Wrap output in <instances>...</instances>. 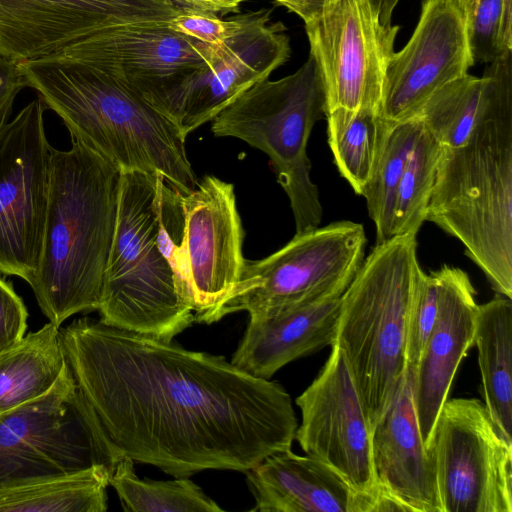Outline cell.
I'll use <instances>...</instances> for the list:
<instances>
[{
  "label": "cell",
  "mask_w": 512,
  "mask_h": 512,
  "mask_svg": "<svg viewBox=\"0 0 512 512\" xmlns=\"http://www.w3.org/2000/svg\"><path fill=\"white\" fill-rule=\"evenodd\" d=\"M26 87L17 64L0 56V130L8 122L16 97Z\"/></svg>",
  "instance_id": "d590c367"
},
{
  "label": "cell",
  "mask_w": 512,
  "mask_h": 512,
  "mask_svg": "<svg viewBox=\"0 0 512 512\" xmlns=\"http://www.w3.org/2000/svg\"><path fill=\"white\" fill-rule=\"evenodd\" d=\"M421 129L417 118L393 122L362 196L376 230V244L392 238L397 188Z\"/></svg>",
  "instance_id": "f1b7e54d"
},
{
  "label": "cell",
  "mask_w": 512,
  "mask_h": 512,
  "mask_svg": "<svg viewBox=\"0 0 512 512\" xmlns=\"http://www.w3.org/2000/svg\"><path fill=\"white\" fill-rule=\"evenodd\" d=\"M490 94V78L465 74L435 91L415 118L444 148L467 142L485 114Z\"/></svg>",
  "instance_id": "4316f807"
},
{
  "label": "cell",
  "mask_w": 512,
  "mask_h": 512,
  "mask_svg": "<svg viewBox=\"0 0 512 512\" xmlns=\"http://www.w3.org/2000/svg\"><path fill=\"white\" fill-rule=\"evenodd\" d=\"M434 272L438 282L437 317L412 371L414 407L426 447L457 369L473 346L478 310L476 290L467 272L448 265Z\"/></svg>",
  "instance_id": "d6986e66"
},
{
  "label": "cell",
  "mask_w": 512,
  "mask_h": 512,
  "mask_svg": "<svg viewBox=\"0 0 512 512\" xmlns=\"http://www.w3.org/2000/svg\"><path fill=\"white\" fill-rule=\"evenodd\" d=\"M474 64L512 53V0H460Z\"/></svg>",
  "instance_id": "4dcf8cb0"
},
{
  "label": "cell",
  "mask_w": 512,
  "mask_h": 512,
  "mask_svg": "<svg viewBox=\"0 0 512 512\" xmlns=\"http://www.w3.org/2000/svg\"><path fill=\"white\" fill-rule=\"evenodd\" d=\"M214 46L177 33L167 23L130 24L95 33L36 61L98 69L151 104L178 77L205 65Z\"/></svg>",
  "instance_id": "ac0fdd59"
},
{
  "label": "cell",
  "mask_w": 512,
  "mask_h": 512,
  "mask_svg": "<svg viewBox=\"0 0 512 512\" xmlns=\"http://www.w3.org/2000/svg\"><path fill=\"white\" fill-rule=\"evenodd\" d=\"M238 14L222 20L215 14L181 9L167 22V26L182 35L209 45H219L237 29Z\"/></svg>",
  "instance_id": "836d02e7"
},
{
  "label": "cell",
  "mask_w": 512,
  "mask_h": 512,
  "mask_svg": "<svg viewBox=\"0 0 512 512\" xmlns=\"http://www.w3.org/2000/svg\"><path fill=\"white\" fill-rule=\"evenodd\" d=\"M473 65L460 0H422L411 37L388 61L379 115L390 122L415 118L435 91Z\"/></svg>",
  "instance_id": "e0dca14e"
},
{
  "label": "cell",
  "mask_w": 512,
  "mask_h": 512,
  "mask_svg": "<svg viewBox=\"0 0 512 512\" xmlns=\"http://www.w3.org/2000/svg\"><path fill=\"white\" fill-rule=\"evenodd\" d=\"M484 406L505 440L512 444V299L497 294L478 305L474 341Z\"/></svg>",
  "instance_id": "603a6c76"
},
{
  "label": "cell",
  "mask_w": 512,
  "mask_h": 512,
  "mask_svg": "<svg viewBox=\"0 0 512 512\" xmlns=\"http://www.w3.org/2000/svg\"><path fill=\"white\" fill-rule=\"evenodd\" d=\"M112 471L103 465L0 493V512H105Z\"/></svg>",
  "instance_id": "484cf974"
},
{
  "label": "cell",
  "mask_w": 512,
  "mask_h": 512,
  "mask_svg": "<svg viewBox=\"0 0 512 512\" xmlns=\"http://www.w3.org/2000/svg\"><path fill=\"white\" fill-rule=\"evenodd\" d=\"M325 116V95L313 58L292 74L262 80L240 94L213 120L216 137H234L270 159L289 198L296 233L320 226L322 205L310 177L307 143Z\"/></svg>",
  "instance_id": "52a82bcc"
},
{
  "label": "cell",
  "mask_w": 512,
  "mask_h": 512,
  "mask_svg": "<svg viewBox=\"0 0 512 512\" xmlns=\"http://www.w3.org/2000/svg\"><path fill=\"white\" fill-rule=\"evenodd\" d=\"M40 97L0 130V272L35 275L43 247L52 146Z\"/></svg>",
  "instance_id": "7c38bea8"
},
{
  "label": "cell",
  "mask_w": 512,
  "mask_h": 512,
  "mask_svg": "<svg viewBox=\"0 0 512 512\" xmlns=\"http://www.w3.org/2000/svg\"><path fill=\"white\" fill-rule=\"evenodd\" d=\"M484 73L485 114L466 143L442 147L426 221L458 239L497 294L512 299V53Z\"/></svg>",
  "instance_id": "7a4b0ae2"
},
{
  "label": "cell",
  "mask_w": 512,
  "mask_h": 512,
  "mask_svg": "<svg viewBox=\"0 0 512 512\" xmlns=\"http://www.w3.org/2000/svg\"><path fill=\"white\" fill-rule=\"evenodd\" d=\"M27 318V308L12 283L0 277V352L25 335Z\"/></svg>",
  "instance_id": "e575fe53"
},
{
  "label": "cell",
  "mask_w": 512,
  "mask_h": 512,
  "mask_svg": "<svg viewBox=\"0 0 512 512\" xmlns=\"http://www.w3.org/2000/svg\"><path fill=\"white\" fill-rule=\"evenodd\" d=\"M245 475L253 512H376L375 501L328 464L291 449L267 456Z\"/></svg>",
  "instance_id": "44dd1931"
},
{
  "label": "cell",
  "mask_w": 512,
  "mask_h": 512,
  "mask_svg": "<svg viewBox=\"0 0 512 512\" xmlns=\"http://www.w3.org/2000/svg\"><path fill=\"white\" fill-rule=\"evenodd\" d=\"M372 460L380 490L409 512H442L434 466L421 436L407 372L392 403L372 428Z\"/></svg>",
  "instance_id": "ffe728a7"
},
{
  "label": "cell",
  "mask_w": 512,
  "mask_h": 512,
  "mask_svg": "<svg viewBox=\"0 0 512 512\" xmlns=\"http://www.w3.org/2000/svg\"><path fill=\"white\" fill-rule=\"evenodd\" d=\"M110 485L122 508L128 512H220L223 509L188 477L175 480L140 479L133 460L122 457L116 464Z\"/></svg>",
  "instance_id": "83f0119b"
},
{
  "label": "cell",
  "mask_w": 512,
  "mask_h": 512,
  "mask_svg": "<svg viewBox=\"0 0 512 512\" xmlns=\"http://www.w3.org/2000/svg\"><path fill=\"white\" fill-rule=\"evenodd\" d=\"M157 175L120 174L116 224L98 311L106 325L170 340L195 317L158 247Z\"/></svg>",
  "instance_id": "8992f818"
},
{
  "label": "cell",
  "mask_w": 512,
  "mask_h": 512,
  "mask_svg": "<svg viewBox=\"0 0 512 512\" xmlns=\"http://www.w3.org/2000/svg\"><path fill=\"white\" fill-rule=\"evenodd\" d=\"M334 0H273L275 4L284 6L297 14L304 23L318 15L326 5Z\"/></svg>",
  "instance_id": "74e56055"
},
{
  "label": "cell",
  "mask_w": 512,
  "mask_h": 512,
  "mask_svg": "<svg viewBox=\"0 0 512 512\" xmlns=\"http://www.w3.org/2000/svg\"><path fill=\"white\" fill-rule=\"evenodd\" d=\"M125 455L111 441L66 364L43 396L0 414V493Z\"/></svg>",
  "instance_id": "ba28073f"
},
{
  "label": "cell",
  "mask_w": 512,
  "mask_h": 512,
  "mask_svg": "<svg viewBox=\"0 0 512 512\" xmlns=\"http://www.w3.org/2000/svg\"><path fill=\"white\" fill-rule=\"evenodd\" d=\"M442 146L423 128L416 138L403 170L395 199L392 238L417 235L426 221Z\"/></svg>",
  "instance_id": "f546056e"
},
{
  "label": "cell",
  "mask_w": 512,
  "mask_h": 512,
  "mask_svg": "<svg viewBox=\"0 0 512 512\" xmlns=\"http://www.w3.org/2000/svg\"><path fill=\"white\" fill-rule=\"evenodd\" d=\"M325 116L334 163L354 192L362 196L393 122L369 108H336Z\"/></svg>",
  "instance_id": "d4e9b609"
},
{
  "label": "cell",
  "mask_w": 512,
  "mask_h": 512,
  "mask_svg": "<svg viewBox=\"0 0 512 512\" xmlns=\"http://www.w3.org/2000/svg\"><path fill=\"white\" fill-rule=\"evenodd\" d=\"M60 336L77 387L133 461L175 478L245 473L292 447L298 421L290 395L224 356L86 317Z\"/></svg>",
  "instance_id": "6da1fadb"
},
{
  "label": "cell",
  "mask_w": 512,
  "mask_h": 512,
  "mask_svg": "<svg viewBox=\"0 0 512 512\" xmlns=\"http://www.w3.org/2000/svg\"><path fill=\"white\" fill-rule=\"evenodd\" d=\"M182 206L195 321L212 324L223 318L246 260L234 186L206 175L182 194Z\"/></svg>",
  "instance_id": "2e32d148"
},
{
  "label": "cell",
  "mask_w": 512,
  "mask_h": 512,
  "mask_svg": "<svg viewBox=\"0 0 512 512\" xmlns=\"http://www.w3.org/2000/svg\"><path fill=\"white\" fill-rule=\"evenodd\" d=\"M343 293L322 296L271 318L249 319L231 362L270 380L286 364L331 346Z\"/></svg>",
  "instance_id": "7402d4cb"
},
{
  "label": "cell",
  "mask_w": 512,
  "mask_h": 512,
  "mask_svg": "<svg viewBox=\"0 0 512 512\" xmlns=\"http://www.w3.org/2000/svg\"><path fill=\"white\" fill-rule=\"evenodd\" d=\"M367 238L362 224L333 222L295 236L260 260H245L223 317L246 311L267 319L329 294L344 292L360 269Z\"/></svg>",
  "instance_id": "9c48e42d"
},
{
  "label": "cell",
  "mask_w": 512,
  "mask_h": 512,
  "mask_svg": "<svg viewBox=\"0 0 512 512\" xmlns=\"http://www.w3.org/2000/svg\"><path fill=\"white\" fill-rule=\"evenodd\" d=\"M66 364L60 329L51 322L0 352V414L46 394Z\"/></svg>",
  "instance_id": "cb8c5ba5"
},
{
  "label": "cell",
  "mask_w": 512,
  "mask_h": 512,
  "mask_svg": "<svg viewBox=\"0 0 512 512\" xmlns=\"http://www.w3.org/2000/svg\"><path fill=\"white\" fill-rule=\"evenodd\" d=\"M302 450L336 470L378 511H403L378 487L372 460V426L343 351L335 345L321 371L296 398Z\"/></svg>",
  "instance_id": "4fadbf2b"
},
{
  "label": "cell",
  "mask_w": 512,
  "mask_h": 512,
  "mask_svg": "<svg viewBox=\"0 0 512 512\" xmlns=\"http://www.w3.org/2000/svg\"><path fill=\"white\" fill-rule=\"evenodd\" d=\"M34 89L75 139L119 170L160 174L186 195L197 178L179 127L136 89L89 66L27 61L17 63Z\"/></svg>",
  "instance_id": "277c9868"
},
{
  "label": "cell",
  "mask_w": 512,
  "mask_h": 512,
  "mask_svg": "<svg viewBox=\"0 0 512 512\" xmlns=\"http://www.w3.org/2000/svg\"><path fill=\"white\" fill-rule=\"evenodd\" d=\"M121 171L72 139L52 148L49 200L39 265L30 281L49 322L98 310L113 240Z\"/></svg>",
  "instance_id": "3957f363"
},
{
  "label": "cell",
  "mask_w": 512,
  "mask_h": 512,
  "mask_svg": "<svg viewBox=\"0 0 512 512\" xmlns=\"http://www.w3.org/2000/svg\"><path fill=\"white\" fill-rule=\"evenodd\" d=\"M416 236L376 244L341 297L332 345L346 357L372 428L407 372V320L423 272Z\"/></svg>",
  "instance_id": "5b68a950"
},
{
  "label": "cell",
  "mask_w": 512,
  "mask_h": 512,
  "mask_svg": "<svg viewBox=\"0 0 512 512\" xmlns=\"http://www.w3.org/2000/svg\"><path fill=\"white\" fill-rule=\"evenodd\" d=\"M373 12L381 19L384 0H368ZM381 22V20H380Z\"/></svg>",
  "instance_id": "ab89813d"
},
{
  "label": "cell",
  "mask_w": 512,
  "mask_h": 512,
  "mask_svg": "<svg viewBox=\"0 0 512 512\" xmlns=\"http://www.w3.org/2000/svg\"><path fill=\"white\" fill-rule=\"evenodd\" d=\"M427 448L442 512H512V444L482 402L447 399Z\"/></svg>",
  "instance_id": "30bf717a"
},
{
  "label": "cell",
  "mask_w": 512,
  "mask_h": 512,
  "mask_svg": "<svg viewBox=\"0 0 512 512\" xmlns=\"http://www.w3.org/2000/svg\"><path fill=\"white\" fill-rule=\"evenodd\" d=\"M398 2L399 0H384L383 10L380 19L382 24L386 26L392 25V13Z\"/></svg>",
  "instance_id": "f35d334b"
},
{
  "label": "cell",
  "mask_w": 512,
  "mask_h": 512,
  "mask_svg": "<svg viewBox=\"0 0 512 512\" xmlns=\"http://www.w3.org/2000/svg\"><path fill=\"white\" fill-rule=\"evenodd\" d=\"M181 9L225 15L236 12L243 0H172Z\"/></svg>",
  "instance_id": "8d00e7d4"
},
{
  "label": "cell",
  "mask_w": 512,
  "mask_h": 512,
  "mask_svg": "<svg viewBox=\"0 0 512 512\" xmlns=\"http://www.w3.org/2000/svg\"><path fill=\"white\" fill-rule=\"evenodd\" d=\"M438 309V282L435 272H422L411 302L406 333L407 368L415 371L435 325Z\"/></svg>",
  "instance_id": "d6a6232c"
},
{
  "label": "cell",
  "mask_w": 512,
  "mask_h": 512,
  "mask_svg": "<svg viewBox=\"0 0 512 512\" xmlns=\"http://www.w3.org/2000/svg\"><path fill=\"white\" fill-rule=\"evenodd\" d=\"M180 11L172 0H0V56L36 61L103 30L167 23Z\"/></svg>",
  "instance_id": "9a60e30c"
},
{
  "label": "cell",
  "mask_w": 512,
  "mask_h": 512,
  "mask_svg": "<svg viewBox=\"0 0 512 512\" xmlns=\"http://www.w3.org/2000/svg\"><path fill=\"white\" fill-rule=\"evenodd\" d=\"M271 14L268 8L238 14L237 29L214 46L208 62L178 77L151 103L185 138L288 61L286 27L271 21Z\"/></svg>",
  "instance_id": "8fae6325"
},
{
  "label": "cell",
  "mask_w": 512,
  "mask_h": 512,
  "mask_svg": "<svg viewBox=\"0 0 512 512\" xmlns=\"http://www.w3.org/2000/svg\"><path fill=\"white\" fill-rule=\"evenodd\" d=\"M154 207L158 247L170 265L181 291L193 307L185 249V218L182 194L168 184L160 174L157 175L156 179Z\"/></svg>",
  "instance_id": "1f68e13d"
},
{
  "label": "cell",
  "mask_w": 512,
  "mask_h": 512,
  "mask_svg": "<svg viewBox=\"0 0 512 512\" xmlns=\"http://www.w3.org/2000/svg\"><path fill=\"white\" fill-rule=\"evenodd\" d=\"M325 95L336 108L379 112L399 26L382 24L368 0H334L304 23Z\"/></svg>",
  "instance_id": "5bb4252c"
}]
</instances>
